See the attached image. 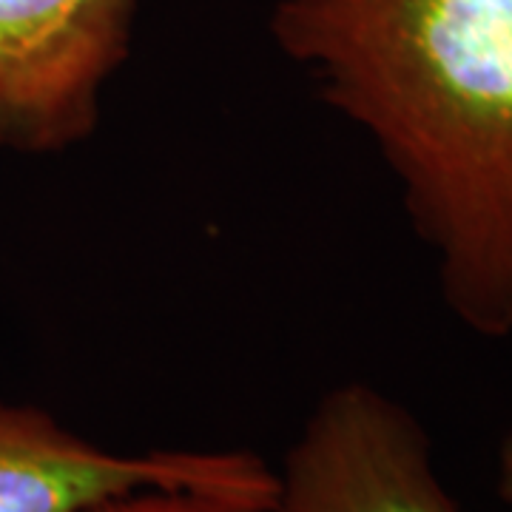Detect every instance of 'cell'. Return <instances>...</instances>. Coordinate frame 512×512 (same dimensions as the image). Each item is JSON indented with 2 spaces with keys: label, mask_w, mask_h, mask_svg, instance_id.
I'll return each instance as SVG.
<instances>
[{
  "label": "cell",
  "mask_w": 512,
  "mask_h": 512,
  "mask_svg": "<svg viewBox=\"0 0 512 512\" xmlns=\"http://www.w3.org/2000/svg\"><path fill=\"white\" fill-rule=\"evenodd\" d=\"M268 32L379 151L458 325L512 336V0H276Z\"/></svg>",
  "instance_id": "cell-1"
},
{
  "label": "cell",
  "mask_w": 512,
  "mask_h": 512,
  "mask_svg": "<svg viewBox=\"0 0 512 512\" xmlns=\"http://www.w3.org/2000/svg\"><path fill=\"white\" fill-rule=\"evenodd\" d=\"M140 0H0V148L57 154L92 137Z\"/></svg>",
  "instance_id": "cell-2"
},
{
  "label": "cell",
  "mask_w": 512,
  "mask_h": 512,
  "mask_svg": "<svg viewBox=\"0 0 512 512\" xmlns=\"http://www.w3.org/2000/svg\"><path fill=\"white\" fill-rule=\"evenodd\" d=\"M143 487L225 495L274 512L279 478L248 450L117 453L46 410L0 402V512H80Z\"/></svg>",
  "instance_id": "cell-3"
},
{
  "label": "cell",
  "mask_w": 512,
  "mask_h": 512,
  "mask_svg": "<svg viewBox=\"0 0 512 512\" xmlns=\"http://www.w3.org/2000/svg\"><path fill=\"white\" fill-rule=\"evenodd\" d=\"M276 478L274 512H461L424 424L367 382L316 402Z\"/></svg>",
  "instance_id": "cell-4"
},
{
  "label": "cell",
  "mask_w": 512,
  "mask_h": 512,
  "mask_svg": "<svg viewBox=\"0 0 512 512\" xmlns=\"http://www.w3.org/2000/svg\"><path fill=\"white\" fill-rule=\"evenodd\" d=\"M80 512H271L242 504L234 498L197 490H174V487H143L123 495L103 498Z\"/></svg>",
  "instance_id": "cell-5"
},
{
  "label": "cell",
  "mask_w": 512,
  "mask_h": 512,
  "mask_svg": "<svg viewBox=\"0 0 512 512\" xmlns=\"http://www.w3.org/2000/svg\"><path fill=\"white\" fill-rule=\"evenodd\" d=\"M495 490L501 495V501L512 504V430L501 441L498 450V476H495Z\"/></svg>",
  "instance_id": "cell-6"
}]
</instances>
